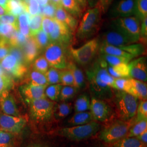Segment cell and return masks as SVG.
Instances as JSON below:
<instances>
[{
    "instance_id": "cell-14",
    "label": "cell",
    "mask_w": 147,
    "mask_h": 147,
    "mask_svg": "<svg viewBox=\"0 0 147 147\" xmlns=\"http://www.w3.org/2000/svg\"><path fill=\"white\" fill-rule=\"evenodd\" d=\"M27 121L21 116L8 115L0 112V130L18 134L26 126Z\"/></svg>"
},
{
    "instance_id": "cell-38",
    "label": "cell",
    "mask_w": 147,
    "mask_h": 147,
    "mask_svg": "<svg viewBox=\"0 0 147 147\" xmlns=\"http://www.w3.org/2000/svg\"><path fill=\"white\" fill-rule=\"evenodd\" d=\"M98 56L105 61L108 65L111 66L116 65L121 63H129L131 61L129 58L102 53H99Z\"/></svg>"
},
{
    "instance_id": "cell-48",
    "label": "cell",
    "mask_w": 147,
    "mask_h": 147,
    "mask_svg": "<svg viewBox=\"0 0 147 147\" xmlns=\"http://www.w3.org/2000/svg\"><path fill=\"white\" fill-rule=\"evenodd\" d=\"M16 30H18L11 25L0 24V38L8 40Z\"/></svg>"
},
{
    "instance_id": "cell-22",
    "label": "cell",
    "mask_w": 147,
    "mask_h": 147,
    "mask_svg": "<svg viewBox=\"0 0 147 147\" xmlns=\"http://www.w3.org/2000/svg\"><path fill=\"white\" fill-rule=\"evenodd\" d=\"M54 18L68 27L75 34L79 25V21L65 11L62 6L56 8Z\"/></svg>"
},
{
    "instance_id": "cell-19",
    "label": "cell",
    "mask_w": 147,
    "mask_h": 147,
    "mask_svg": "<svg viewBox=\"0 0 147 147\" xmlns=\"http://www.w3.org/2000/svg\"><path fill=\"white\" fill-rule=\"evenodd\" d=\"M124 92L132 95L138 99L147 100V84L132 78H128Z\"/></svg>"
},
{
    "instance_id": "cell-27",
    "label": "cell",
    "mask_w": 147,
    "mask_h": 147,
    "mask_svg": "<svg viewBox=\"0 0 147 147\" xmlns=\"http://www.w3.org/2000/svg\"><path fill=\"white\" fill-rule=\"evenodd\" d=\"M94 121L90 111L75 112L68 120V123L71 126L81 125Z\"/></svg>"
},
{
    "instance_id": "cell-44",
    "label": "cell",
    "mask_w": 147,
    "mask_h": 147,
    "mask_svg": "<svg viewBox=\"0 0 147 147\" xmlns=\"http://www.w3.org/2000/svg\"><path fill=\"white\" fill-rule=\"evenodd\" d=\"M135 118V122L147 120V101L141 100L138 104L136 114Z\"/></svg>"
},
{
    "instance_id": "cell-9",
    "label": "cell",
    "mask_w": 147,
    "mask_h": 147,
    "mask_svg": "<svg viewBox=\"0 0 147 147\" xmlns=\"http://www.w3.org/2000/svg\"><path fill=\"white\" fill-rule=\"evenodd\" d=\"M111 29L99 37L100 43L115 47L125 46L140 42L139 39L129 36L110 25Z\"/></svg>"
},
{
    "instance_id": "cell-3",
    "label": "cell",
    "mask_w": 147,
    "mask_h": 147,
    "mask_svg": "<svg viewBox=\"0 0 147 147\" xmlns=\"http://www.w3.org/2000/svg\"><path fill=\"white\" fill-rule=\"evenodd\" d=\"M119 119L128 121L134 118L136 114L138 99L124 91L115 89L111 99Z\"/></svg>"
},
{
    "instance_id": "cell-15",
    "label": "cell",
    "mask_w": 147,
    "mask_h": 147,
    "mask_svg": "<svg viewBox=\"0 0 147 147\" xmlns=\"http://www.w3.org/2000/svg\"><path fill=\"white\" fill-rule=\"evenodd\" d=\"M109 16L112 19L136 16L135 0H119L112 6Z\"/></svg>"
},
{
    "instance_id": "cell-6",
    "label": "cell",
    "mask_w": 147,
    "mask_h": 147,
    "mask_svg": "<svg viewBox=\"0 0 147 147\" xmlns=\"http://www.w3.org/2000/svg\"><path fill=\"white\" fill-rule=\"evenodd\" d=\"M43 56L47 60L50 67L63 70L67 68L71 60L68 53V47L57 42H51L46 47Z\"/></svg>"
},
{
    "instance_id": "cell-56",
    "label": "cell",
    "mask_w": 147,
    "mask_h": 147,
    "mask_svg": "<svg viewBox=\"0 0 147 147\" xmlns=\"http://www.w3.org/2000/svg\"><path fill=\"white\" fill-rule=\"evenodd\" d=\"M80 5L81 6V7L83 8V9L84 11L87 9V7H88V2H87V0H76Z\"/></svg>"
},
{
    "instance_id": "cell-2",
    "label": "cell",
    "mask_w": 147,
    "mask_h": 147,
    "mask_svg": "<svg viewBox=\"0 0 147 147\" xmlns=\"http://www.w3.org/2000/svg\"><path fill=\"white\" fill-rule=\"evenodd\" d=\"M101 15L97 6L87 9L81 18L74 34V39L78 42H84L96 36L101 26Z\"/></svg>"
},
{
    "instance_id": "cell-45",
    "label": "cell",
    "mask_w": 147,
    "mask_h": 147,
    "mask_svg": "<svg viewBox=\"0 0 147 147\" xmlns=\"http://www.w3.org/2000/svg\"><path fill=\"white\" fill-rule=\"evenodd\" d=\"M61 84L63 86H74V80L71 71L68 69L61 70Z\"/></svg>"
},
{
    "instance_id": "cell-64",
    "label": "cell",
    "mask_w": 147,
    "mask_h": 147,
    "mask_svg": "<svg viewBox=\"0 0 147 147\" xmlns=\"http://www.w3.org/2000/svg\"><path fill=\"white\" fill-rule=\"evenodd\" d=\"M0 132H1V130H0Z\"/></svg>"
},
{
    "instance_id": "cell-8",
    "label": "cell",
    "mask_w": 147,
    "mask_h": 147,
    "mask_svg": "<svg viewBox=\"0 0 147 147\" xmlns=\"http://www.w3.org/2000/svg\"><path fill=\"white\" fill-rule=\"evenodd\" d=\"M30 117L37 121H49L53 116L55 103L47 98L33 100L29 104Z\"/></svg>"
},
{
    "instance_id": "cell-29",
    "label": "cell",
    "mask_w": 147,
    "mask_h": 147,
    "mask_svg": "<svg viewBox=\"0 0 147 147\" xmlns=\"http://www.w3.org/2000/svg\"><path fill=\"white\" fill-rule=\"evenodd\" d=\"M26 1L21 2L16 0H8L6 11L7 13L17 17L22 13L26 12Z\"/></svg>"
},
{
    "instance_id": "cell-30",
    "label": "cell",
    "mask_w": 147,
    "mask_h": 147,
    "mask_svg": "<svg viewBox=\"0 0 147 147\" xmlns=\"http://www.w3.org/2000/svg\"><path fill=\"white\" fill-rule=\"evenodd\" d=\"M73 109V107L71 103L62 101V102L55 105L53 116L59 119L65 118L71 113Z\"/></svg>"
},
{
    "instance_id": "cell-52",
    "label": "cell",
    "mask_w": 147,
    "mask_h": 147,
    "mask_svg": "<svg viewBox=\"0 0 147 147\" xmlns=\"http://www.w3.org/2000/svg\"><path fill=\"white\" fill-rule=\"evenodd\" d=\"M26 12L31 16L38 14L39 5L37 0H28L26 3Z\"/></svg>"
},
{
    "instance_id": "cell-55",
    "label": "cell",
    "mask_w": 147,
    "mask_h": 147,
    "mask_svg": "<svg viewBox=\"0 0 147 147\" xmlns=\"http://www.w3.org/2000/svg\"><path fill=\"white\" fill-rule=\"evenodd\" d=\"M141 142L147 145V130L143 132L140 135L136 137Z\"/></svg>"
},
{
    "instance_id": "cell-57",
    "label": "cell",
    "mask_w": 147,
    "mask_h": 147,
    "mask_svg": "<svg viewBox=\"0 0 147 147\" xmlns=\"http://www.w3.org/2000/svg\"><path fill=\"white\" fill-rule=\"evenodd\" d=\"M99 0H87L88 5H89L90 8L94 7L98 3Z\"/></svg>"
},
{
    "instance_id": "cell-20",
    "label": "cell",
    "mask_w": 147,
    "mask_h": 147,
    "mask_svg": "<svg viewBox=\"0 0 147 147\" xmlns=\"http://www.w3.org/2000/svg\"><path fill=\"white\" fill-rule=\"evenodd\" d=\"M25 62L28 65H30L33 61L38 57L40 51L37 46L34 39L32 36L27 38L26 42L22 47Z\"/></svg>"
},
{
    "instance_id": "cell-21",
    "label": "cell",
    "mask_w": 147,
    "mask_h": 147,
    "mask_svg": "<svg viewBox=\"0 0 147 147\" xmlns=\"http://www.w3.org/2000/svg\"><path fill=\"white\" fill-rule=\"evenodd\" d=\"M21 84H29L35 86L47 87L49 85L45 74L40 73L30 67L26 75L21 79Z\"/></svg>"
},
{
    "instance_id": "cell-50",
    "label": "cell",
    "mask_w": 147,
    "mask_h": 147,
    "mask_svg": "<svg viewBox=\"0 0 147 147\" xmlns=\"http://www.w3.org/2000/svg\"><path fill=\"white\" fill-rule=\"evenodd\" d=\"M0 24L11 25L19 30L17 17L11 14L6 13L5 15L0 16Z\"/></svg>"
},
{
    "instance_id": "cell-5",
    "label": "cell",
    "mask_w": 147,
    "mask_h": 147,
    "mask_svg": "<svg viewBox=\"0 0 147 147\" xmlns=\"http://www.w3.org/2000/svg\"><path fill=\"white\" fill-rule=\"evenodd\" d=\"M100 130V124L94 121L84 125L59 128L56 134L70 140L79 141L94 136Z\"/></svg>"
},
{
    "instance_id": "cell-37",
    "label": "cell",
    "mask_w": 147,
    "mask_h": 147,
    "mask_svg": "<svg viewBox=\"0 0 147 147\" xmlns=\"http://www.w3.org/2000/svg\"><path fill=\"white\" fill-rule=\"evenodd\" d=\"M32 37L34 39L35 42L40 52L44 51V49L51 43L49 36L45 32L43 31L42 30L38 32Z\"/></svg>"
},
{
    "instance_id": "cell-35",
    "label": "cell",
    "mask_w": 147,
    "mask_h": 147,
    "mask_svg": "<svg viewBox=\"0 0 147 147\" xmlns=\"http://www.w3.org/2000/svg\"><path fill=\"white\" fill-rule=\"evenodd\" d=\"M43 16L40 14L30 16V36H33L39 31L42 30Z\"/></svg>"
},
{
    "instance_id": "cell-36",
    "label": "cell",
    "mask_w": 147,
    "mask_h": 147,
    "mask_svg": "<svg viewBox=\"0 0 147 147\" xmlns=\"http://www.w3.org/2000/svg\"><path fill=\"white\" fill-rule=\"evenodd\" d=\"M79 89L75 86H63L59 94V100L61 101H67L73 99L78 93Z\"/></svg>"
},
{
    "instance_id": "cell-40",
    "label": "cell",
    "mask_w": 147,
    "mask_h": 147,
    "mask_svg": "<svg viewBox=\"0 0 147 147\" xmlns=\"http://www.w3.org/2000/svg\"><path fill=\"white\" fill-rule=\"evenodd\" d=\"M30 66L32 68L43 74L45 73L50 68V65L43 55L37 57Z\"/></svg>"
},
{
    "instance_id": "cell-42",
    "label": "cell",
    "mask_w": 147,
    "mask_h": 147,
    "mask_svg": "<svg viewBox=\"0 0 147 147\" xmlns=\"http://www.w3.org/2000/svg\"><path fill=\"white\" fill-rule=\"evenodd\" d=\"M136 16L142 21L147 16V0H135Z\"/></svg>"
},
{
    "instance_id": "cell-18",
    "label": "cell",
    "mask_w": 147,
    "mask_h": 147,
    "mask_svg": "<svg viewBox=\"0 0 147 147\" xmlns=\"http://www.w3.org/2000/svg\"><path fill=\"white\" fill-rule=\"evenodd\" d=\"M47 87L35 86L29 84H21L20 92L22 97L27 104L33 100L47 98L45 90Z\"/></svg>"
},
{
    "instance_id": "cell-11",
    "label": "cell",
    "mask_w": 147,
    "mask_h": 147,
    "mask_svg": "<svg viewBox=\"0 0 147 147\" xmlns=\"http://www.w3.org/2000/svg\"><path fill=\"white\" fill-rule=\"evenodd\" d=\"M1 64L13 79L20 80L26 75L30 67L21 63L14 56L9 53L1 60Z\"/></svg>"
},
{
    "instance_id": "cell-43",
    "label": "cell",
    "mask_w": 147,
    "mask_h": 147,
    "mask_svg": "<svg viewBox=\"0 0 147 147\" xmlns=\"http://www.w3.org/2000/svg\"><path fill=\"white\" fill-rule=\"evenodd\" d=\"M8 132H0V147H13L14 135Z\"/></svg>"
},
{
    "instance_id": "cell-24",
    "label": "cell",
    "mask_w": 147,
    "mask_h": 147,
    "mask_svg": "<svg viewBox=\"0 0 147 147\" xmlns=\"http://www.w3.org/2000/svg\"><path fill=\"white\" fill-rule=\"evenodd\" d=\"M61 5L65 11L78 20L83 16L84 10L76 0H62Z\"/></svg>"
},
{
    "instance_id": "cell-53",
    "label": "cell",
    "mask_w": 147,
    "mask_h": 147,
    "mask_svg": "<svg viewBox=\"0 0 147 147\" xmlns=\"http://www.w3.org/2000/svg\"><path fill=\"white\" fill-rule=\"evenodd\" d=\"M114 0H99L96 6L98 7L102 14H105L109 10Z\"/></svg>"
},
{
    "instance_id": "cell-41",
    "label": "cell",
    "mask_w": 147,
    "mask_h": 147,
    "mask_svg": "<svg viewBox=\"0 0 147 147\" xmlns=\"http://www.w3.org/2000/svg\"><path fill=\"white\" fill-rule=\"evenodd\" d=\"M60 74L61 70H59L58 69L53 67L49 69L45 73L49 85L60 84Z\"/></svg>"
},
{
    "instance_id": "cell-34",
    "label": "cell",
    "mask_w": 147,
    "mask_h": 147,
    "mask_svg": "<svg viewBox=\"0 0 147 147\" xmlns=\"http://www.w3.org/2000/svg\"><path fill=\"white\" fill-rule=\"evenodd\" d=\"M62 87L63 85L61 84L48 85L45 90V94L47 98V97L53 101H58Z\"/></svg>"
},
{
    "instance_id": "cell-61",
    "label": "cell",
    "mask_w": 147,
    "mask_h": 147,
    "mask_svg": "<svg viewBox=\"0 0 147 147\" xmlns=\"http://www.w3.org/2000/svg\"><path fill=\"white\" fill-rule=\"evenodd\" d=\"M6 13H7V11H6L5 9H3V8L0 5V16L5 14Z\"/></svg>"
},
{
    "instance_id": "cell-16",
    "label": "cell",
    "mask_w": 147,
    "mask_h": 147,
    "mask_svg": "<svg viewBox=\"0 0 147 147\" xmlns=\"http://www.w3.org/2000/svg\"><path fill=\"white\" fill-rule=\"evenodd\" d=\"M147 58L140 57L130 61L129 64L130 78L144 82L147 80Z\"/></svg>"
},
{
    "instance_id": "cell-49",
    "label": "cell",
    "mask_w": 147,
    "mask_h": 147,
    "mask_svg": "<svg viewBox=\"0 0 147 147\" xmlns=\"http://www.w3.org/2000/svg\"><path fill=\"white\" fill-rule=\"evenodd\" d=\"M55 27L54 18H51L47 16L42 18V29L47 35H49L53 31Z\"/></svg>"
},
{
    "instance_id": "cell-62",
    "label": "cell",
    "mask_w": 147,
    "mask_h": 147,
    "mask_svg": "<svg viewBox=\"0 0 147 147\" xmlns=\"http://www.w3.org/2000/svg\"><path fill=\"white\" fill-rule=\"evenodd\" d=\"M47 147V146H44V145H42V144H33V145H31V146H29V147Z\"/></svg>"
},
{
    "instance_id": "cell-51",
    "label": "cell",
    "mask_w": 147,
    "mask_h": 147,
    "mask_svg": "<svg viewBox=\"0 0 147 147\" xmlns=\"http://www.w3.org/2000/svg\"><path fill=\"white\" fill-rule=\"evenodd\" d=\"M11 47L8 40L0 38V61L9 54Z\"/></svg>"
},
{
    "instance_id": "cell-23",
    "label": "cell",
    "mask_w": 147,
    "mask_h": 147,
    "mask_svg": "<svg viewBox=\"0 0 147 147\" xmlns=\"http://www.w3.org/2000/svg\"><path fill=\"white\" fill-rule=\"evenodd\" d=\"M67 69L70 70L73 74L74 86L79 90L84 88L86 86V78L82 69L80 68V66L75 63L72 59L69 61Z\"/></svg>"
},
{
    "instance_id": "cell-17",
    "label": "cell",
    "mask_w": 147,
    "mask_h": 147,
    "mask_svg": "<svg viewBox=\"0 0 147 147\" xmlns=\"http://www.w3.org/2000/svg\"><path fill=\"white\" fill-rule=\"evenodd\" d=\"M10 90H5L0 95V109L3 113L6 115L20 116L16 105V98Z\"/></svg>"
},
{
    "instance_id": "cell-12",
    "label": "cell",
    "mask_w": 147,
    "mask_h": 147,
    "mask_svg": "<svg viewBox=\"0 0 147 147\" xmlns=\"http://www.w3.org/2000/svg\"><path fill=\"white\" fill-rule=\"evenodd\" d=\"M55 27L48 35L51 42H57L65 47L72 45L74 42V33L68 27L54 18Z\"/></svg>"
},
{
    "instance_id": "cell-54",
    "label": "cell",
    "mask_w": 147,
    "mask_h": 147,
    "mask_svg": "<svg viewBox=\"0 0 147 147\" xmlns=\"http://www.w3.org/2000/svg\"><path fill=\"white\" fill-rule=\"evenodd\" d=\"M127 79L128 78H115L113 84V89L124 91Z\"/></svg>"
},
{
    "instance_id": "cell-1",
    "label": "cell",
    "mask_w": 147,
    "mask_h": 147,
    "mask_svg": "<svg viewBox=\"0 0 147 147\" xmlns=\"http://www.w3.org/2000/svg\"><path fill=\"white\" fill-rule=\"evenodd\" d=\"M107 64L98 57L86 68V78L92 96L109 101L113 96L115 78L109 73Z\"/></svg>"
},
{
    "instance_id": "cell-39",
    "label": "cell",
    "mask_w": 147,
    "mask_h": 147,
    "mask_svg": "<svg viewBox=\"0 0 147 147\" xmlns=\"http://www.w3.org/2000/svg\"><path fill=\"white\" fill-rule=\"evenodd\" d=\"M147 130V120L135 122L130 129L126 137H136Z\"/></svg>"
},
{
    "instance_id": "cell-60",
    "label": "cell",
    "mask_w": 147,
    "mask_h": 147,
    "mask_svg": "<svg viewBox=\"0 0 147 147\" xmlns=\"http://www.w3.org/2000/svg\"><path fill=\"white\" fill-rule=\"evenodd\" d=\"M8 0H0V5L6 11L7 5Z\"/></svg>"
},
{
    "instance_id": "cell-33",
    "label": "cell",
    "mask_w": 147,
    "mask_h": 147,
    "mask_svg": "<svg viewBox=\"0 0 147 147\" xmlns=\"http://www.w3.org/2000/svg\"><path fill=\"white\" fill-rule=\"evenodd\" d=\"M30 15L26 12L23 13L18 16V24L19 30L25 37L30 36Z\"/></svg>"
},
{
    "instance_id": "cell-25",
    "label": "cell",
    "mask_w": 147,
    "mask_h": 147,
    "mask_svg": "<svg viewBox=\"0 0 147 147\" xmlns=\"http://www.w3.org/2000/svg\"><path fill=\"white\" fill-rule=\"evenodd\" d=\"M109 73L115 78H129L130 69L128 63H121L114 66L107 65Z\"/></svg>"
},
{
    "instance_id": "cell-31",
    "label": "cell",
    "mask_w": 147,
    "mask_h": 147,
    "mask_svg": "<svg viewBox=\"0 0 147 147\" xmlns=\"http://www.w3.org/2000/svg\"><path fill=\"white\" fill-rule=\"evenodd\" d=\"M90 99L87 93L80 95L75 101L74 109L75 112H84L89 110Z\"/></svg>"
},
{
    "instance_id": "cell-26",
    "label": "cell",
    "mask_w": 147,
    "mask_h": 147,
    "mask_svg": "<svg viewBox=\"0 0 147 147\" xmlns=\"http://www.w3.org/2000/svg\"><path fill=\"white\" fill-rule=\"evenodd\" d=\"M99 53L123 57L125 58H129L131 60H132L133 59L135 58L131 54L122 50L118 47H115V46L107 45L105 44H101V43H100Z\"/></svg>"
},
{
    "instance_id": "cell-4",
    "label": "cell",
    "mask_w": 147,
    "mask_h": 147,
    "mask_svg": "<svg viewBox=\"0 0 147 147\" xmlns=\"http://www.w3.org/2000/svg\"><path fill=\"white\" fill-rule=\"evenodd\" d=\"M100 45L99 37H94L81 47L74 48L72 45L69 47V54L75 63L86 69L97 58Z\"/></svg>"
},
{
    "instance_id": "cell-7",
    "label": "cell",
    "mask_w": 147,
    "mask_h": 147,
    "mask_svg": "<svg viewBox=\"0 0 147 147\" xmlns=\"http://www.w3.org/2000/svg\"><path fill=\"white\" fill-rule=\"evenodd\" d=\"M135 118L128 121L117 120L99 131V138L107 144L116 142L126 136L135 123Z\"/></svg>"
},
{
    "instance_id": "cell-32",
    "label": "cell",
    "mask_w": 147,
    "mask_h": 147,
    "mask_svg": "<svg viewBox=\"0 0 147 147\" xmlns=\"http://www.w3.org/2000/svg\"><path fill=\"white\" fill-rule=\"evenodd\" d=\"M118 47L126 53L131 54L135 58L138 57L141 55H143L146 51L145 45L141 42H137Z\"/></svg>"
},
{
    "instance_id": "cell-59",
    "label": "cell",
    "mask_w": 147,
    "mask_h": 147,
    "mask_svg": "<svg viewBox=\"0 0 147 147\" xmlns=\"http://www.w3.org/2000/svg\"><path fill=\"white\" fill-rule=\"evenodd\" d=\"M0 75L1 76H10V77H11V76L3 69L1 63H0Z\"/></svg>"
},
{
    "instance_id": "cell-46",
    "label": "cell",
    "mask_w": 147,
    "mask_h": 147,
    "mask_svg": "<svg viewBox=\"0 0 147 147\" xmlns=\"http://www.w3.org/2000/svg\"><path fill=\"white\" fill-rule=\"evenodd\" d=\"M56 7L51 2L47 3L46 5H40L39 7V13L43 16H47L51 18H54Z\"/></svg>"
},
{
    "instance_id": "cell-58",
    "label": "cell",
    "mask_w": 147,
    "mask_h": 147,
    "mask_svg": "<svg viewBox=\"0 0 147 147\" xmlns=\"http://www.w3.org/2000/svg\"><path fill=\"white\" fill-rule=\"evenodd\" d=\"M61 1L62 0H50V2L53 5H55L56 8L62 6Z\"/></svg>"
},
{
    "instance_id": "cell-63",
    "label": "cell",
    "mask_w": 147,
    "mask_h": 147,
    "mask_svg": "<svg viewBox=\"0 0 147 147\" xmlns=\"http://www.w3.org/2000/svg\"><path fill=\"white\" fill-rule=\"evenodd\" d=\"M16 1H21V2H24V1H25V0H16Z\"/></svg>"
},
{
    "instance_id": "cell-28",
    "label": "cell",
    "mask_w": 147,
    "mask_h": 147,
    "mask_svg": "<svg viewBox=\"0 0 147 147\" xmlns=\"http://www.w3.org/2000/svg\"><path fill=\"white\" fill-rule=\"evenodd\" d=\"M107 147H147V145L139 141L136 137H125L121 140L109 143Z\"/></svg>"
},
{
    "instance_id": "cell-10",
    "label": "cell",
    "mask_w": 147,
    "mask_h": 147,
    "mask_svg": "<svg viewBox=\"0 0 147 147\" xmlns=\"http://www.w3.org/2000/svg\"><path fill=\"white\" fill-rule=\"evenodd\" d=\"M141 22L136 16L112 19L111 25L126 34L140 40Z\"/></svg>"
},
{
    "instance_id": "cell-47",
    "label": "cell",
    "mask_w": 147,
    "mask_h": 147,
    "mask_svg": "<svg viewBox=\"0 0 147 147\" xmlns=\"http://www.w3.org/2000/svg\"><path fill=\"white\" fill-rule=\"evenodd\" d=\"M15 82L12 78L0 75V95L5 90L13 88Z\"/></svg>"
},
{
    "instance_id": "cell-13",
    "label": "cell",
    "mask_w": 147,
    "mask_h": 147,
    "mask_svg": "<svg viewBox=\"0 0 147 147\" xmlns=\"http://www.w3.org/2000/svg\"><path fill=\"white\" fill-rule=\"evenodd\" d=\"M90 112L94 121L104 122L109 120L113 114L112 108L108 101L91 96Z\"/></svg>"
}]
</instances>
